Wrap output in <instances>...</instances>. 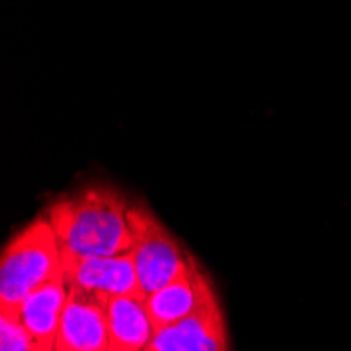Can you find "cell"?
<instances>
[{"label": "cell", "instance_id": "cell-1", "mask_svg": "<svg viewBox=\"0 0 351 351\" xmlns=\"http://www.w3.org/2000/svg\"><path fill=\"white\" fill-rule=\"evenodd\" d=\"M133 202L108 183H93L61 196L45 210L63 254L70 257H114L131 252Z\"/></svg>", "mask_w": 351, "mask_h": 351}, {"label": "cell", "instance_id": "cell-2", "mask_svg": "<svg viewBox=\"0 0 351 351\" xmlns=\"http://www.w3.org/2000/svg\"><path fill=\"white\" fill-rule=\"evenodd\" d=\"M63 269V250L43 213L19 230L0 254V311L17 305Z\"/></svg>", "mask_w": 351, "mask_h": 351}, {"label": "cell", "instance_id": "cell-3", "mask_svg": "<svg viewBox=\"0 0 351 351\" xmlns=\"http://www.w3.org/2000/svg\"><path fill=\"white\" fill-rule=\"evenodd\" d=\"M131 228L135 238L131 252L141 293L145 297L160 291L162 286L171 284L189 269L194 254L181 246V242L147 206L133 202Z\"/></svg>", "mask_w": 351, "mask_h": 351}, {"label": "cell", "instance_id": "cell-4", "mask_svg": "<svg viewBox=\"0 0 351 351\" xmlns=\"http://www.w3.org/2000/svg\"><path fill=\"white\" fill-rule=\"evenodd\" d=\"M143 351H230L228 322L217 293L181 322L158 328Z\"/></svg>", "mask_w": 351, "mask_h": 351}, {"label": "cell", "instance_id": "cell-5", "mask_svg": "<svg viewBox=\"0 0 351 351\" xmlns=\"http://www.w3.org/2000/svg\"><path fill=\"white\" fill-rule=\"evenodd\" d=\"M108 301L110 297L90 293L72 284L63 307L55 351H108Z\"/></svg>", "mask_w": 351, "mask_h": 351}, {"label": "cell", "instance_id": "cell-6", "mask_svg": "<svg viewBox=\"0 0 351 351\" xmlns=\"http://www.w3.org/2000/svg\"><path fill=\"white\" fill-rule=\"evenodd\" d=\"M63 271L74 286L90 293H99L106 297L143 295L133 252L114 254V257H70V254H63Z\"/></svg>", "mask_w": 351, "mask_h": 351}, {"label": "cell", "instance_id": "cell-7", "mask_svg": "<svg viewBox=\"0 0 351 351\" xmlns=\"http://www.w3.org/2000/svg\"><path fill=\"white\" fill-rule=\"evenodd\" d=\"M213 293L217 291L213 286L210 276L202 269V265L194 257L189 269L183 276L162 286L160 291L147 295L145 305L158 330V328H167L175 322H181L183 317L198 311Z\"/></svg>", "mask_w": 351, "mask_h": 351}, {"label": "cell", "instance_id": "cell-8", "mask_svg": "<svg viewBox=\"0 0 351 351\" xmlns=\"http://www.w3.org/2000/svg\"><path fill=\"white\" fill-rule=\"evenodd\" d=\"M72 282L66 271H59L53 280L43 284L40 289L29 293L15 311H11L21 326L34 339L40 351H55L57 332L61 324L63 307L68 303ZM9 313V311H7Z\"/></svg>", "mask_w": 351, "mask_h": 351}, {"label": "cell", "instance_id": "cell-9", "mask_svg": "<svg viewBox=\"0 0 351 351\" xmlns=\"http://www.w3.org/2000/svg\"><path fill=\"white\" fill-rule=\"evenodd\" d=\"M108 351H143L156 335L143 295L110 297Z\"/></svg>", "mask_w": 351, "mask_h": 351}, {"label": "cell", "instance_id": "cell-10", "mask_svg": "<svg viewBox=\"0 0 351 351\" xmlns=\"http://www.w3.org/2000/svg\"><path fill=\"white\" fill-rule=\"evenodd\" d=\"M0 351H40L13 313L0 311Z\"/></svg>", "mask_w": 351, "mask_h": 351}]
</instances>
